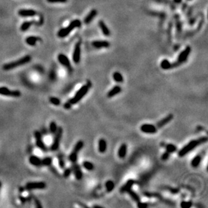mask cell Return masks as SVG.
I'll return each instance as SVG.
<instances>
[{"label": "cell", "mask_w": 208, "mask_h": 208, "mask_svg": "<svg viewBox=\"0 0 208 208\" xmlns=\"http://www.w3.org/2000/svg\"><path fill=\"white\" fill-rule=\"evenodd\" d=\"M59 167L61 168V169H63V168H65V161L63 158H59Z\"/></svg>", "instance_id": "b9f144b4"}, {"label": "cell", "mask_w": 208, "mask_h": 208, "mask_svg": "<svg viewBox=\"0 0 208 208\" xmlns=\"http://www.w3.org/2000/svg\"><path fill=\"white\" fill-rule=\"evenodd\" d=\"M49 77H50V79H51V80H53V81L55 80L56 74H55V72L54 70H52L51 72V73H50V75H49Z\"/></svg>", "instance_id": "ee69618b"}, {"label": "cell", "mask_w": 208, "mask_h": 208, "mask_svg": "<svg viewBox=\"0 0 208 208\" xmlns=\"http://www.w3.org/2000/svg\"><path fill=\"white\" fill-rule=\"evenodd\" d=\"M112 77L116 82L117 83H122L123 82V76L120 72H115L113 73Z\"/></svg>", "instance_id": "484cf974"}, {"label": "cell", "mask_w": 208, "mask_h": 208, "mask_svg": "<svg viewBox=\"0 0 208 208\" xmlns=\"http://www.w3.org/2000/svg\"><path fill=\"white\" fill-rule=\"evenodd\" d=\"M77 160V153L72 151L69 156V160L72 163L76 162Z\"/></svg>", "instance_id": "e575fe53"}, {"label": "cell", "mask_w": 208, "mask_h": 208, "mask_svg": "<svg viewBox=\"0 0 208 208\" xmlns=\"http://www.w3.org/2000/svg\"><path fill=\"white\" fill-rule=\"evenodd\" d=\"M164 147H166V151L168 152H169L170 154L171 153H174L177 150V147L174 144H166Z\"/></svg>", "instance_id": "d6a6232c"}, {"label": "cell", "mask_w": 208, "mask_h": 208, "mask_svg": "<svg viewBox=\"0 0 208 208\" xmlns=\"http://www.w3.org/2000/svg\"><path fill=\"white\" fill-rule=\"evenodd\" d=\"M82 166L85 169H86L88 171H92L94 169V164H92V162H89V161H84L82 163Z\"/></svg>", "instance_id": "4dcf8cb0"}, {"label": "cell", "mask_w": 208, "mask_h": 208, "mask_svg": "<svg viewBox=\"0 0 208 208\" xmlns=\"http://www.w3.org/2000/svg\"><path fill=\"white\" fill-rule=\"evenodd\" d=\"M58 61L60 63V64H61L63 66L66 67L67 69H71L72 68V65H71V63H70V59H68V57H67L64 54H59L58 57H57Z\"/></svg>", "instance_id": "8fae6325"}, {"label": "cell", "mask_w": 208, "mask_h": 208, "mask_svg": "<svg viewBox=\"0 0 208 208\" xmlns=\"http://www.w3.org/2000/svg\"><path fill=\"white\" fill-rule=\"evenodd\" d=\"M47 187L44 182H29L25 185V189L28 191L34 189H44Z\"/></svg>", "instance_id": "52a82bcc"}, {"label": "cell", "mask_w": 208, "mask_h": 208, "mask_svg": "<svg viewBox=\"0 0 208 208\" xmlns=\"http://www.w3.org/2000/svg\"><path fill=\"white\" fill-rule=\"evenodd\" d=\"M127 151V146L125 144H123L119 148L118 150V156L120 158H124L126 156Z\"/></svg>", "instance_id": "7402d4cb"}, {"label": "cell", "mask_w": 208, "mask_h": 208, "mask_svg": "<svg viewBox=\"0 0 208 208\" xmlns=\"http://www.w3.org/2000/svg\"><path fill=\"white\" fill-rule=\"evenodd\" d=\"M81 41H77L75 45V48L73 53V61L75 63H79L81 59Z\"/></svg>", "instance_id": "ba28073f"}, {"label": "cell", "mask_w": 208, "mask_h": 208, "mask_svg": "<svg viewBox=\"0 0 208 208\" xmlns=\"http://www.w3.org/2000/svg\"><path fill=\"white\" fill-rule=\"evenodd\" d=\"M135 184V180H133V179H129L125 182V184L123 185V186L121 187L120 189V192L121 193H127L128 191H129L130 189H131V187H133V185Z\"/></svg>", "instance_id": "9a60e30c"}, {"label": "cell", "mask_w": 208, "mask_h": 208, "mask_svg": "<svg viewBox=\"0 0 208 208\" xmlns=\"http://www.w3.org/2000/svg\"><path fill=\"white\" fill-rule=\"evenodd\" d=\"M31 22H24L23 24H22V26L20 27V30L22 32L26 31L28 28L31 26Z\"/></svg>", "instance_id": "8d00e7d4"}, {"label": "cell", "mask_w": 208, "mask_h": 208, "mask_svg": "<svg viewBox=\"0 0 208 208\" xmlns=\"http://www.w3.org/2000/svg\"><path fill=\"white\" fill-rule=\"evenodd\" d=\"M160 67H161V68L162 70H170V69L172 68V63L168 59H163L160 63Z\"/></svg>", "instance_id": "d4e9b609"}, {"label": "cell", "mask_w": 208, "mask_h": 208, "mask_svg": "<svg viewBox=\"0 0 208 208\" xmlns=\"http://www.w3.org/2000/svg\"><path fill=\"white\" fill-rule=\"evenodd\" d=\"M176 26H177V32H178V34H180L182 32V23L179 20H177V23H176Z\"/></svg>", "instance_id": "ab89813d"}, {"label": "cell", "mask_w": 208, "mask_h": 208, "mask_svg": "<svg viewBox=\"0 0 208 208\" xmlns=\"http://www.w3.org/2000/svg\"><path fill=\"white\" fill-rule=\"evenodd\" d=\"M82 25V22L79 20H74L71 22L68 26L65 28H61L57 32V36L59 38H64L66 37L71 32L76 28H79Z\"/></svg>", "instance_id": "7a4b0ae2"}, {"label": "cell", "mask_w": 208, "mask_h": 208, "mask_svg": "<svg viewBox=\"0 0 208 208\" xmlns=\"http://www.w3.org/2000/svg\"><path fill=\"white\" fill-rule=\"evenodd\" d=\"M191 48L190 46H187L186 48L184 49L183 51H182L180 54H179V57H178V59H177V61L179 63H180V64H182L183 63H184L185 61L187 60L188 57L191 53Z\"/></svg>", "instance_id": "9c48e42d"}, {"label": "cell", "mask_w": 208, "mask_h": 208, "mask_svg": "<svg viewBox=\"0 0 208 208\" xmlns=\"http://www.w3.org/2000/svg\"><path fill=\"white\" fill-rule=\"evenodd\" d=\"M31 61V57L30 55H26L22 57L21 59L17 60V61H13V62L8 63L3 65V70L6 71H9V70H13L17 67L21 66L23 65H25L28 63V62Z\"/></svg>", "instance_id": "3957f363"}, {"label": "cell", "mask_w": 208, "mask_h": 208, "mask_svg": "<svg viewBox=\"0 0 208 208\" xmlns=\"http://www.w3.org/2000/svg\"><path fill=\"white\" fill-rule=\"evenodd\" d=\"M98 26H99L100 28L101 29L102 32L103 33V34L106 37H109L111 35V31L109 28H108V26L106 25L103 20H100L98 22Z\"/></svg>", "instance_id": "ac0fdd59"}, {"label": "cell", "mask_w": 208, "mask_h": 208, "mask_svg": "<svg viewBox=\"0 0 208 208\" xmlns=\"http://www.w3.org/2000/svg\"><path fill=\"white\" fill-rule=\"evenodd\" d=\"M92 46L96 49H106L110 47V42L107 41H94L92 42Z\"/></svg>", "instance_id": "4fadbf2b"}, {"label": "cell", "mask_w": 208, "mask_h": 208, "mask_svg": "<svg viewBox=\"0 0 208 208\" xmlns=\"http://www.w3.org/2000/svg\"><path fill=\"white\" fill-rule=\"evenodd\" d=\"M89 88H90V87H89L88 85L87 84L84 85L83 86H82L81 88L79 89V90L76 92V94H75V96L69 100V102H70L72 105H76L77 102H79L84 97L85 95L88 93Z\"/></svg>", "instance_id": "277c9868"}, {"label": "cell", "mask_w": 208, "mask_h": 208, "mask_svg": "<svg viewBox=\"0 0 208 208\" xmlns=\"http://www.w3.org/2000/svg\"><path fill=\"white\" fill-rule=\"evenodd\" d=\"M201 160H202V157L201 155H197L192 159L191 162V165L192 167L197 168L199 166V164L201 163Z\"/></svg>", "instance_id": "cb8c5ba5"}, {"label": "cell", "mask_w": 208, "mask_h": 208, "mask_svg": "<svg viewBox=\"0 0 208 208\" xmlns=\"http://www.w3.org/2000/svg\"><path fill=\"white\" fill-rule=\"evenodd\" d=\"M72 169L73 170V172H74L76 179L78 180H81L82 179V177H83V173L82 172L80 166L77 164H76V162H74V163H73V165H72Z\"/></svg>", "instance_id": "7c38bea8"}, {"label": "cell", "mask_w": 208, "mask_h": 208, "mask_svg": "<svg viewBox=\"0 0 208 208\" xmlns=\"http://www.w3.org/2000/svg\"><path fill=\"white\" fill-rule=\"evenodd\" d=\"M98 14V11L96 9H92L91 11L89 12L87 16L84 18V22L86 24H90V22H92L93 20V19L96 16V15Z\"/></svg>", "instance_id": "2e32d148"}, {"label": "cell", "mask_w": 208, "mask_h": 208, "mask_svg": "<svg viewBox=\"0 0 208 208\" xmlns=\"http://www.w3.org/2000/svg\"><path fill=\"white\" fill-rule=\"evenodd\" d=\"M34 135L35 139L42 138V133H41V131H35L34 133Z\"/></svg>", "instance_id": "f6af8a7d"}, {"label": "cell", "mask_w": 208, "mask_h": 208, "mask_svg": "<svg viewBox=\"0 0 208 208\" xmlns=\"http://www.w3.org/2000/svg\"><path fill=\"white\" fill-rule=\"evenodd\" d=\"M172 119H173V114H168V115L165 117L164 118H163L162 119L160 120V121L157 123L156 127H158V128H162V127H163L166 125H167L168 123H169L171 121Z\"/></svg>", "instance_id": "5bb4252c"}, {"label": "cell", "mask_w": 208, "mask_h": 208, "mask_svg": "<svg viewBox=\"0 0 208 208\" xmlns=\"http://www.w3.org/2000/svg\"><path fill=\"white\" fill-rule=\"evenodd\" d=\"M2 182H1V180H0V191H1V188H2Z\"/></svg>", "instance_id": "f5cc1de1"}, {"label": "cell", "mask_w": 208, "mask_h": 208, "mask_svg": "<svg viewBox=\"0 0 208 208\" xmlns=\"http://www.w3.org/2000/svg\"><path fill=\"white\" fill-rule=\"evenodd\" d=\"M192 203L191 201H182L180 203V207L182 208H189L192 206Z\"/></svg>", "instance_id": "74e56055"}, {"label": "cell", "mask_w": 208, "mask_h": 208, "mask_svg": "<svg viewBox=\"0 0 208 208\" xmlns=\"http://www.w3.org/2000/svg\"><path fill=\"white\" fill-rule=\"evenodd\" d=\"M170 157V153L168 152L167 151L163 153V154L162 155V156H161V159H162L163 161H166V160H167Z\"/></svg>", "instance_id": "60d3db41"}, {"label": "cell", "mask_w": 208, "mask_h": 208, "mask_svg": "<svg viewBox=\"0 0 208 208\" xmlns=\"http://www.w3.org/2000/svg\"><path fill=\"white\" fill-rule=\"evenodd\" d=\"M19 16L22 17H31L37 14L36 11L33 9H22L18 11Z\"/></svg>", "instance_id": "e0dca14e"}, {"label": "cell", "mask_w": 208, "mask_h": 208, "mask_svg": "<svg viewBox=\"0 0 208 208\" xmlns=\"http://www.w3.org/2000/svg\"><path fill=\"white\" fill-rule=\"evenodd\" d=\"M188 1H191V0H188Z\"/></svg>", "instance_id": "db71d44e"}, {"label": "cell", "mask_w": 208, "mask_h": 208, "mask_svg": "<svg viewBox=\"0 0 208 208\" xmlns=\"http://www.w3.org/2000/svg\"><path fill=\"white\" fill-rule=\"evenodd\" d=\"M38 40H39V39L36 37H29L26 38V42L30 46H34Z\"/></svg>", "instance_id": "83f0119b"}, {"label": "cell", "mask_w": 208, "mask_h": 208, "mask_svg": "<svg viewBox=\"0 0 208 208\" xmlns=\"http://www.w3.org/2000/svg\"><path fill=\"white\" fill-rule=\"evenodd\" d=\"M127 193H129V196L131 197V199L133 200V201H135V202H139V201H140V196H139L137 194L135 193V192L134 191H133V190L130 189L129 191H127Z\"/></svg>", "instance_id": "f1b7e54d"}, {"label": "cell", "mask_w": 208, "mask_h": 208, "mask_svg": "<svg viewBox=\"0 0 208 208\" xmlns=\"http://www.w3.org/2000/svg\"><path fill=\"white\" fill-rule=\"evenodd\" d=\"M72 168H65L64 172H63V177H64L65 178H68L70 175H71V174H72Z\"/></svg>", "instance_id": "f35d334b"}, {"label": "cell", "mask_w": 208, "mask_h": 208, "mask_svg": "<svg viewBox=\"0 0 208 208\" xmlns=\"http://www.w3.org/2000/svg\"><path fill=\"white\" fill-rule=\"evenodd\" d=\"M49 102L55 106H59L61 104V100L57 97H51L49 98Z\"/></svg>", "instance_id": "d590c367"}, {"label": "cell", "mask_w": 208, "mask_h": 208, "mask_svg": "<svg viewBox=\"0 0 208 208\" xmlns=\"http://www.w3.org/2000/svg\"><path fill=\"white\" fill-rule=\"evenodd\" d=\"M0 94L3 96L17 98L21 96V92L18 90H9L6 87H0Z\"/></svg>", "instance_id": "8992f818"}, {"label": "cell", "mask_w": 208, "mask_h": 208, "mask_svg": "<svg viewBox=\"0 0 208 208\" xmlns=\"http://www.w3.org/2000/svg\"><path fill=\"white\" fill-rule=\"evenodd\" d=\"M49 3H65L67 0H47Z\"/></svg>", "instance_id": "bcb514c9"}, {"label": "cell", "mask_w": 208, "mask_h": 208, "mask_svg": "<svg viewBox=\"0 0 208 208\" xmlns=\"http://www.w3.org/2000/svg\"><path fill=\"white\" fill-rule=\"evenodd\" d=\"M121 88L119 86H115L112 88L111 90H110L107 94V96L109 98H112L114 97V96H116L117 94H119L120 92H121Z\"/></svg>", "instance_id": "44dd1931"}, {"label": "cell", "mask_w": 208, "mask_h": 208, "mask_svg": "<svg viewBox=\"0 0 208 208\" xmlns=\"http://www.w3.org/2000/svg\"><path fill=\"white\" fill-rule=\"evenodd\" d=\"M57 128H58V127H57V123H56L55 122L53 121L50 123L49 131L51 134H55V133L57 130Z\"/></svg>", "instance_id": "836d02e7"}, {"label": "cell", "mask_w": 208, "mask_h": 208, "mask_svg": "<svg viewBox=\"0 0 208 208\" xmlns=\"http://www.w3.org/2000/svg\"><path fill=\"white\" fill-rule=\"evenodd\" d=\"M36 146H37V147H39L41 150H42V152H47V150H48L47 147L46 145H45L44 142H43L42 138L36 139Z\"/></svg>", "instance_id": "603a6c76"}, {"label": "cell", "mask_w": 208, "mask_h": 208, "mask_svg": "<svg viewBox=\"0 0 208 208\" xmlns=\"http://www.w3.org/2000/svg\"><path fill=\"white\" fill-rule=\"evenodd\" d=\"M20 199H21V201H22L23 203H24L25 201H26V199H25V198H22V197H20Z\"/></svg>", "instance_id": "f907efd6"}, {"label": "cell", "mask_w": 208, "mask_h": 208, "mask_svg": "<svg viewBox=\"0 0 208 208\" xmlns=\"http://www.w3.org/2000/svg\"><path fill=\"white\" fill-rule=\"evenodd\" d=\"M72 104L70 103V102H67L66 103L64 104V108L65 109H71V107H72Z\"/></svg>", "instance_id": "7dc6e473"}, {"label": "cell", "mask_w": 208, "mask_h": 208, "mask_svg": "<svg viewBox=\"0 0 208 208\" xmlns=\"http://www.w3.org/2000/svg\"><path fill=\"white\" fill-rule=\"evenodd\" d=\"M53 162V158L51 157H45L41 160V166H50Z\"/></svg>", "instance_id": "4316f807"}, {"label": "cell", "mask_w": 208, "mask_h": 208, "mask_svg": "<svg viewBox=\"0 0 208 208\" xmlns=\"http://www.w3.org/2000/svg\"><path fill=\"white\" fill-rule=\"evenodd\" d=\"M63 129L62 127H59L57 128V130L56 133H55V137H54L53 142V144L51 146V150L53 152L57 151V149H59V144H60V142H61V137H62L63 135Z\"/></svg>", "instance_id": "5b68a950"}, {"label": "cell", "mask_w": 208, "mask_h": 208, "mask_svg": "<svg viewBox=\"0 0 208 208\" xmlns=\"http://www.w3.org/2000/svg\"><path fill=\"white\" fill-rule=\"evenodd\" d=\"M35 205L37 207H40V208H42V205H41V204H40V203H39V201L37 200V199H36L35 200Z\"/></svg>", "instance_id": "c3c4849f"}, {"label": "cell", "mask_w": 208, "mask_h": 208, "mask_svg": "<svg viewBox=\"0 0 208 208\" xmlns=\"http://www.w3.org/2000/svg\"><path fill=\"white\" fill-rule=\"evenodd\" d=\"M137 207H138L139 208H146L148 206V204L146 203H142L140 202V201H139V202H137Z\"/></svg>", "instance_id": "7bdbcfd3"}, {"label": "cell", "mask_w": 208, "mask_h": 208, "mask_svg": "<svg viewBox=\"0 0 208 208\" xmlns=\"http://www.w3.org/2000/svg\"><path fill=\"white\" fill-rule=\"evenodd\" d=\"M98 152L100 153L103 154L107 151V141L105 139H100L98 141Z\"/></svg>", "instance_id": "d6986e66"}, {"label": "cell", "mask_w": 208, "mask_h": 208, "mask_svg": "<svg viewBox=\"0 0 208 208\" xmlns=\"http://www.w3.org/2000/svg\"><path fill=\"white\" fill-rule=\"evenodd\" d=\"M105 188H106L107 192H111L114 188V182L111 180H107L105 183Z\"/></svg>", "instance_id": "f546056e"}, {"label": "cell", "mask_w": 208, "mask_h": 208, "mask_svg": "<svg viewBox=\"0 0 208 208\" xmlns=\"http://www.w3.org/2000/svg\"><path fill=\"white\" fill-rule=\"evenodd\" d=\"M174 2H175V4H180V3H181V2H182V0H174Z\"/></svg>", "instance_id": "681fc988"}, {"label": "cell", "mask_w": 208, "mask_h": 208, "mask_svg": "<svg viewBox=\"0 0 208 208\" xmlns=\"http://www.w3.org/2000/svg\"><path fill=\"white\" fill-rule=\"evenodd\" d=\"M84 147V142L82 140H79L76 144V145L74 146L73 151L75 152L76 153H78L80 150H81Z\"/></svg>", "instance_id": "1f68e13d"}, {"label": "cell", "mask_w": 208, "mask_h": 208, "mask_svg": "<svg viewBox=\"0 0 208 208\" xmlns=\"http://www.w3.org/2000/svg\"><path fill=\"white\" fill-rule=\"evenodd\" d=\"M141 131L147 134H154L157 132V127L152 124H143L140 127Z\"/></svg>", "instance_id": "30bf717a"}, {"label": "cell", "mask_w": 208, "mask_h": 208, "mask_svg": "<svg viewBox=\"0 0 208 208\" xmlns=\"http://www.w3.org/2000/svg\"><path fill=\"white\" fill-rule=\"evenodd\" d=\"M94 207H98V208H102V206H100V205H94Z\"/></svg>", "instance_id": "816d5d0a"}, {"label": "cell", "mask_w": 208, "mask_h": 208, "mask_svg": "<svg viewBox=\"0 0 208 208\" xmlns=\"http://www.w3.org/2000/svg\"><path fill=\"white\" fill-rule=\"evenodd\" d=\"M29 162L32 166L36 167H39L41 166V159L34 155H32L29 157Z\"/></svg>", "instance_id": "ffe728a7"}, {"label": "cell", "mask_w": 208, "mask_h": 208, "mask_svg": "<svg viewBox=\"0 0 208 208\" xmlns=\"http://www.w3.org/2000/svg\"><path fill=\"white\" fill-rule=\"evenodd\" d=\"M207 142V137L206 136L201 137L197 140H192L190 142H189L186 146H184V147H182V149H180L179 150L178 155H179V157L184 156H186L187 154L188 153H189L190 152L193 150L195 147H197V146H200V145L204 144V143H206Z\"/></svg>", "instance_id": "6da1fadb"}]
</instances>
